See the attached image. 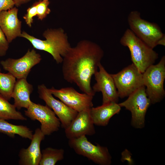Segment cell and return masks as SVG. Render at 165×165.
Segmentation results:
<instances>
[{
    "mask_svg": "<svg viewBox=\"0 0 165 165\" xmlns=\"http://www.w3.org/2000/svg\"><path fill=\"white\" fill-rule=\"evenodd\" d=\"M24 111L25 115L33 120L41 123L40 130L45 135H49L59 129L61 123L53 110L46 105L31 102Z\"/></svg>",
    "mask_w": 165,
    "mask_h": 165,
    "instance_id": "9c48e42d",
    "label": "cell"
},
{
    "mask_svg": "<svg viewBox=\"0 0 165 165\" xmlns=\"http://www.w3.org/2000/svg\"><path fill=\"white\" fill-rule=\"evenodd\" d=\"M31 0H13L15 5L16 7H18L21 5L27 3Z\"/></svg>",
    "mask_w": 165,
    "mask_h": 165,
    "instance_id": "4316f807",
    "label": "cell"
},
{
    "mask_svg": "<svg viewBox=\"0 0 165 165\" xmlns=\"http://www.w3.org/2000/svg\"><path fill=\"white\" fill-rule=\"evenodd\" d=\"M90 109L78 112L76 116L65 129V135L68 139L83 136L92 135L95 134L94 124L90 115Z\"/></svg>",
    "mask_w": 165,
    "mask_h": 165,
    "instance_id": "5bb4252c",
    "label": "cell"
},
{
    "mask_svg": "<svg viewBox=\"0 0 165 165\" xmlns=\"http://www.w3.org/2000/svg\"><path fill=\"white\" fill-rule=\"evenodd\" d=\"M151 104L144 85L130 95L125 101L119 104L121 107H124L131 112L132 126L136 128L141 129L145 127V116Z\"/></svg>",
    "mask_w": 165,
    "mask_h": 165,
    "instance_id": "8992f818",
    "label": "cell"
},
{
    "mask_svg": "<svg viewBox=\"0 0 165 165\" xmlns=\"http://www.w3.org/2000/svg\"><path fill=\"white\" fill-rule=\"evenodd\" d=\"M42 60L41 55L34 49L28 50L22 57L17 59L8 58L0 62L3 68L17 79L27 78L31 69Z\"/></svg>",
    "mask_w": 165,
    "mask_h": 165,
    "instance_id": "30bf717a",
    "label": "cell"
},
{
    "mask_svg": "<svg viewBox=\"0 0 165 165\" xmlns=\"http://www.w3.org/2000/svg\"><path fill=\"white\" fill-rule=\"evenodd\" d=\"M99 70L94 74L96 83L93 86V91L96 93L101 92L102 95V104L110 102L117 103L119 96L113 79L101 63Z\"/></svg>",
    "mask_w": 165,
    "mask_h": 165,
    "instance_id": "4fadbf2b",
    "label": "cell"
},
{
    "mask_svg": "<svg viewBox=\"0 0 165 165\" xmlns=\"http://www.w3.org/2000/svg\"><path fill=\"white\" fill-rule=\"evenodd\" d=\"M33 90V86L28 82L26 78L17 79L12 95L14 100V105L16 109L20 110L28 108L32 102L30 96Z\"/></svg>",
    "mask_w": 165,
    "mask_h": 165,
    "instance_id": "e0dca14e",
    "label": "cell"
},
{
    "mask_svg": "<svg viewBox=\"0 0 165 165\" xmlns=\"http://www.w3.org/2000/svg\"><path fill=\"white\" fill-rule=\"evenodd\" d=\"M121 107L116 102L102 104L96 107H92L90 113L94 125L101 126H107L110 119L114 115L119 113Z\"/></svg>",
    "mask_w": 165,
    "mask_h": 165,
    "instance_id": "ac0fdd59",
    "label": "cell"
},
{
    "mask_svg": "<svg viewBox=\"0 0 165 165\" xmlns=\"http://www.w3.org/2000/svg\"><path fill=\"white\" fill-rule=\"evenodd\" d=\"M42 35L45 40L38 38L23 31L20 37L27 39L35 49L50 54L57 63H61L63 57L71 47L66 34L61 28H50L45 31Z\"/></svg>",
    "mask_w": 165,
    "mask_h": 165,
    "instance_id": "7a4b0ae2",
    "label": "cell"
},
{
    "mask_svg": "<svg viewBox=\"0 0 165 165\" xmlns=\"http://www.w3.org/2000/svg\"><path fill=\"white\" fill-rule=\"evenodd\" d=\"M68 145L78 154L83 156L100 165H110L112 156L108 148L89 141L86 136L69 139Z\"/></svg>",
    "mask_w": 165,
    "mask_h": 165,
    "instance_id": "52a82bcc",
    "label": "cell"
},
{
    "mask_svg": "<svg viewBox=\"0 0 165 165\" xmlns=\"http://www.w3.org/2000/svg\"><path fill=\"white\" fill-rule=\"evenodd\" d=\"M104 52L97 44L84 40L71 47L64 56L62 71L64 79L74 83L84 93L94 96L91 85L92 76L98 71Z\"/></svg>",
    "mask_w": 165,
    "mask_h": 165,
    "instance_id": "6da1fadb",
    "label": "cell"
},
{
    "mask_svg": "<svg viewBox=\"0 0 165 165\" xmlns=\"http://www.w3.org/2000/svg\"><path fill=\"white\" fill-rule=\"evenodd\" d=\"M14 5L13 0H0V12L13 8Z\"/></svg>",
    "mask_w": 165,
    "mask_h": 165,
    "instance_id": "484cf974",
    "label": "cell"
},
{
    "mask_svg": "<svg viewBox=\"0 0 165 165\" xmlns=\"http://www.w3.org/2000/svg\"><path fill=\"white\" fill-rule=\"evenodd\" d=\"M127 21L130 29L139 39L153 49L158 43L165 37L159 26L142 18L140 13L133 11L129 14Z\"/></svg>",
    "mask_w": 165,
    "mask_h": 165,
    "instance_id": "277c9868",
    "label": "cell"
},
{
    "mask_svg": "<svg viewBox=\"0 0 165 165\" xmlns=\"http://www.w3.org/2000/svg\"><path fill=\"white\" fill-rule=\"evenodd\" d=\"M50 3L49 0H39L37 1L36 16L38 20H43L50 13L51 10L48 7Z\"/></svg>",
    "mask_w": 165,
    "mask_h": 165,
    "instance_id": "603a6c76",
    "label": "cell"
},
{
    "mask_svg": "<svg viewBox=\"0 0 165 165\" xmlns=\"http://www.w3.org/2000/svg\"><path fill=\"white\" fill-rule=\"evenodd\" d=\"M119 97H128L140 87L144 86L143 73L133 63L118 73L111 74Z\"/></svg>",
    "mask_w": 165,
    "mask_h": 165,
    "instance_id": "ba28073f",
    "label": "cell"
},
{
    "mask_svg": "<svg viewBox=\"0 0 165 165\" xmlns=\"http://www.w3.org/2000/svg\"><path fill=\"white\" fill-rule=\"evenodd\" d=\"M0 96V119L25 120L27 119L17 111L14 105Z\"/></svg>",
    "mask_w": 165,
    "mask_h": 165,
    "instance_id": "ffe728a7",
    "label": "cell"
},
{
    "mask_svg": "<svg viewBox=\"0 0 165 165\" xmlns=\"http://www.w3.org/2000/svg\"><path fill=\"white\" fill-rule=\"evenodd\" d=\"M37 88L39 98L54 112L59 119L62 127L66 128L76 116L78 112L61 101L56 99L49 89L44 84L38 85Z\"/></svg>",
    "mask_w": 165,
    "mask_h": 165,
    "instance_id": "8fae6325",
    "label": "cell"
},
{
    "mask_svg": "<svg viewBox=\"0 0 165 165\" xmlns=\"http://www.w3.org/2000/svg\"><path fill=\"white\" fill-rule=\"evenodd\" d=\"M18 9L13 7L0 12V27L9 43L21 34L22 22L18 18Z\"/></svg>",
    "mask_w": 165,
    "mask_h": 165,
    "instance_id": "2e32d148",
    "label": "cell"
},
{
    "mask_svg": "<svg viewBox=\"0 0 165 165\" xmlns=\"http://www.w3.org/2000/svg\"><path fill=\"white\" fill-rule=\"evenodd\" d=\"M49 90L53 95L78 112L90 109L93 106L94 96L84 93H80L72 87L57 89L52 87Z\"/></svg>",
    "mask_w": 165,
    "mask_h": 165,
    "instance_id": "7c38bea8",
    "label": "cell"
},
{
    "mask_svg": "<svg viewBox=\"0 0 165 165\" xmlns=\"http://www.w3.org/2000/svg\"><path fill=\"white\" fill-rule=\"evenodd\" d=\"M120 42L129 49L131 60L139 71L143 73L158 58V54L138 38L130 29L125 31Z\"/></svg>",
    "mask_w": 165,
    "mask_h": 165,
    "instance_id": "3957f363",
    "label": "cell"
},
{
    "mask_svg": "<svg viewBox=\"0 0 165 165\" xmlns=\"http://www.w3.org/2000/svg\"><path fill=\"white\" fill-rule=\"evenodd\" d=\"M0 133L11 138L17 135L31 140L33 134L32 131L27 127L12 124L3 119H0Z\"/></svg>",
    "mask_w": 165,
    "mask_h": 165,
    "instance_id": "d6986e66",
    "label": "cell"
},
{
    "mask_svg": "<svg viewBox=\"0 0 165 165\" xmlns=\"http://www.w3.org/2000/svg\"><path fill=\"white\" fill-rule=\"evenodd\" d=\"M16 81V78L12 74L3 73L0 69V96L10 100Z\"/></svg>",
    "mask_w": 165,
    "mask_h": 165,
    "instance_id": "7402d4cb",
    "label": "cell"
},
{
    "mask_svg": "<svg viewBox=\"0 0 165 165\" xmlns=\"http://www.w3.org/2000/svg\"><path fill=\"white\" fill-rule=\"evenodd\" d=\"M45 135L40 128L35 129L30 145L26 148H22L19 153V163L21 165H38L42 153L40 145Z\"/></svg>",
    "mask_w": 165,
    "mask_h": 165,
    "instance_id": "9a60e30c",
    "label": "cell"
},
{
    "mask_svg": "<svg viewBox=\"0 0 165 165\" xmlns=\"http://www.w3.org/2000/svg\"><path fill=\"white\" fill-rule=\"evenodd\" d=\"M165 79V56L157 64L151 65L143 73L144 85L151 103L160 102L165 96L164 82Z\"/></svg>",
    "mask_w": 165,
    "mask_h": 165,
    "instance_id": "5b68a950",
    "label": "cell"
},
{
    "mask_svg": "<svg viewBox=\"0 0 165 165\" xmlns=\"http://www.w3.org/2000/svg\"><path fill=\"white\" fill-rule=\"evenodd\" d=\"M9 43L0 27V56L5 55L9 48Z\"/></svg>",
    "mask_w": 165,
    "mask_h": 165,
    "instance_id": "d4e9b609",
    "label": "cell"
},
{
    "mask_svg": "<svg viewBox=\"0 0 165 165\" xmlns=\"http://www.w3.org/2000/svg\"><path fill=\"white\" fill-rule=\"evenodd\" d=\"M64 151L63 149L47 148L41 151L39 165H54L64 158Z\"/></svg>",
    "mask_w": 165,
    "mask_h": 165,
    "instance_id": "44dd1931",
    "label": "cell"
},
{
    "mask_svg": "<svg viewBox=\"0 0 165 165\" xmlns=\"http://www.w3.org/2000/svg\"><path fill=\"white\" fill-rule=\"evenodd\" d=\"M37 1L35 2L27 10V13L23 16L26 24L30 28L32 26L33 22V17L37 15Z\"/></svg>",
    "mask_w": 165,
    "mask_h": 165,
    "instance_id": "cb8c5ba5",
    "label": "cell"
}]
</instances>
